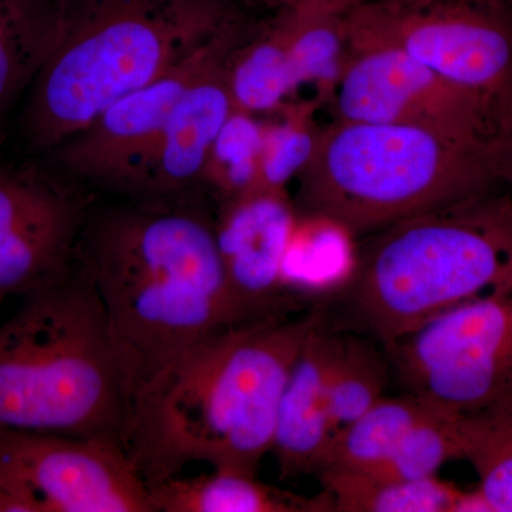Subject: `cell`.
I'll list each match as a JSON object with an SVG mask.
<instances>
[{"label":"cell","mask_w":512,"mask_h":512,"mask_svg":"<svg viewBox=\"0 0 512 512\" xmlns=\"http://www.w3.org/2000/svg\"><path fill=\"white\" fill-rule=\"evenodd\" d=\"M299 312L221 326L137 390L123 447L148 487L192 463L256 476L293 362L326 316L322 301Z\"/></svg>","instance_id":"obj_1"},{"label":"cell","mask_w":512,"mask_h":512,"mask_svg":"<svg viewBox=\"0 0 512 512\" xmlns=\"http://www.w3.org/2000/svg\"><path fill=\"white\" fill-rule=\"evenodd\" d=\"M74 261L103 303L133 396L198 340L235 323L214 218L200 208L140 200L89 212Z\"/></svg>","instance_id":"obj_2"},{"label":"cell","mask_w":512,"mask_h":512,"mask_svg":"<svg viewBox=\"0 0 512 512\" xmlns=\"http://www.w3.org/2000/svg\"><path fill=\"white\" fill-rule=\"evenodd\" d=\"M511 288L512 194L498 187L360 239L348 279L322 302L336 329L387 348Z\"/></svg>","instance_id":"obj_3"},{"label":"cell","mask_w":512,"mask_h":512,"mask_svg":"<svg viewBox=\"0 0 512 512\" xmlns=\"http://www.w3.org/2000/svg\"><path fill=\"white\" fill-rule=\"evenodd\" d=\"M241 20L229 0H60L26 110L30 144L55 150Z\"/></svg>","instance_id":"obj_4"},{"label":"cell","mask_w":512,"mask_h":512,"mask_svg":"<svg viewBox=\"0 0 512 512\" xmlns=\"http://www.w3.org/2000/svg\"><path fill=\"white\" fill-rule=\"evenodd\" d=\"M133 384L86 272L22 296L0 323V427L123 446Z\"/></svg>","instance_id":"obj_5"},{"label":"cell","mask_w":512,"mask_h":512,"mask_svg":"<svg viewBox=\"0 0 512 512\" xmlns=\"http://www.w3.org/2000/svg\"><path fill=\"white\" fill-rule=\"evenodd\" d=\"M495 141V140H494ZM494 141L407 124L335 119L296 175L305 217L362 239L423 212L504 187Z\"/></svg>","instance_id":"obj_6"},{"label":"cell","mask_w":512,"mask_h":512,"mask_svg":"<svg viewBox=\"0 0 512 512\" xmlns=\"http://www.w3.org/2000/svg\"><path fill=\"white\" fill-rule=\"evenodd\" d=\"M348 53L389 49L412 57L493 107L498 131L512 120V3L360 0L345 15Z\"/></svg>","instance_id":"obj_7"},{"label":"cell","mask_w":512,"mask_h":512,"mask_svg":"<svg viewBox=\"0 0 512 512\" xmlns=\"http://www.w3.org/2000/svg\"><path fill=\"white\" fill-rule=\"evenodd\" d=\"M384 350L403 393L467 424L512 416V288L443 313Z\"/></svg>","instance_id":"obj_8"},{"label":"cell","mask_w":512,"mask_h":512,"mask_svg":"<svg viewBox=\"0 0 512 512\" xmlns=\"http://www.w3.org/2000/svg\"><path fill=\"white\" fill-rule=\"evenodd\" d=\"M0 487L28 512H156L113 440L0 427Z\"/></svg>","instance_id":"obj_9"},{"label":"cell","mask_w":512,"mask_h":512,"mask_svg":"<svg viewBox=\"0 0 512 512\" xmlns=\"http://www.w3.org/2000/svg\"><path fill=\"white\" fill-rule=\"evenodd\" d=\"M335 111L336 119L407 124L487 143L498 134L493 107L480 94L397 50L346 53Z\"/></svg>","instance_id":"obj_10"},{"label":"cell","mask_w":512,"mask_h":512,"mask_svg":"<svg viewBox=\"0 0 512 512\" xmlns=\"http://www.w3.org/2000/svg\"><path fill=\"white\" fill-rule=\"evenodd\" d=\"M252 33L242 19L173 72L111 104L53 150L56 163L79 180L128 194L183 94L234 56Z\"/></svg>","instance_id":"obj_11"},{"label":"cell","mask_w":512,"mask_h":512,"mask_svg":"<svg viewBox=\"0 0 512 512\" xmlns=\"http://www.w3.org/2000/svg\"><path fill=\"white\" fill-rule=\"evenodd\" d=\"M89 212L63 184L0 165V303L72 268Z\"/></svg>","instance_id":"obj_12"},{"label":"cell","mask_w":512,"mask_h":512,"mask_svg":"<svg viewBox=\"0 0 512 512\" xmlns=\"http://www.w3.org/2000/svg\"><path fill=\"white\" fill-rule=\"evenodd\" d=\"M234 322L302 311L289 291L285 262L296 231L285 192L254 191L222 201L214 218Z\"/></svg>","instance_id":"obj_13"},{"label":"cell","mask_w":512,"mask_h":512,"mask_svg":"<svg viewBox=\"0 0 512 512\" xmlns=\"http://www.w3.org/2000/svg\"><path fill=\"white\" fill-rule=\"evenodd\" d=\"M234 56L205 73L183 94L128 195L141 201H171L202 183L211 148L235 110L229 87Z\"/></svg>","instance_id":"obj_14"},{"label":"cell","mask_w":512,"mask_h":512,"mask_svg":"<svg viewBox=\"0 0 512 512\" xmlns=\"http://www.w3.org/2000/svg\"><path fill=\"white\" fill-rule=\"evenodd\" d=\"M340 335L326 312L303 343L286 379L271 448L281 480L318 476L332 444L329 392Z\"/></svg>","instance_id":"obj_15"},{"label":"cell","mask_w":512,"mask_h":512,"mask_svg":"<svg viewBox=\"0 0 512 512\" xmlns=\"http://www.w3.org/2000/svg\"><path fill=\"white\" fill-rule=\"evenodd\" d=\"M150 493L156 512H330L322 493L303 497L254 474L215 468L201 476L168 478Z\"/></svg>","instance_id":"obj_16"},{"label":"cell","mask_w":512,"mask_h":512,"mask_svg":"<svg viewBox=\"0 0 512 512\" xmlns=\"http://www.w3.org/2000/svg\"><path fill=\"white\" fill-rule=\"evenodd\" d=\"M330 512H460L466 491L429 477L380 480L359 471L318 474Z\"/></svg>","instance_id":"obj_17"},{"label":"cell","mask_w":512,"mask_h":512,"mask_svg":"<svg viewBox=\"0 0 512 512\" xmlns=\"http://www.w3.org/2000/svg\"><path fill=\"white\" fill-rule=\"evenodd\" d=\"M437 412L441 410L414 394H384L333 439L318 474L330 470L367 471L379 466L413 426Z\"/></svg>","instance_id":"obj_18"},{"label":"cell","mask_w":512,"mask_h":512,"mask_svg":"<svg viewBox=\"0 0 512 512\" xmlns=\"http://www.w3.org/2000/svg\"><path fill=\"white\" fill-rule=\"evenodd\" d=\"M235 110L266 113L298 89L279 18L239 47L229 67Z\"/></svg>","instance_id":"obj_19"},{"label":"cell","mask_w":512,"mask_h":512,"mask_svg":"<svg viewBox=\"0 0 512 512\" xmlns=\"http://www.w3.org/2000/svg\"><path fill=\"white\" fill-rule=\"evenodd\" d=\"M340 332L329 392L333 439L384 396L392 375L383 346L359 333Z\"/></svg>","instance_id":"obj_20"},{"label":"cell","mask_w":512,"mask_h":512,"mask_svg":"<svg viewBox=\"0 0 512 512\" xmlns=\"http://www.w3.org/2000/svg\"><path fill=\"white\" fill-rule=\"evenodd\" d=\"M56 6L0 0V111L35 77L52 42Z\"/></svg>","instance_id":"obj_21"},{"label":"cell","mask_w":512,"mask_h":512,"mask_svg":"<svg viewBox=\"0 0 512 512\" xmlns=\"http://www.w3.org/2000/svg\"><path fill=\"white\" fill-rule=\"evenodd\" d=\"M467 451L463 421L437 412L413 426L383 463L359 473L380 480H423L436 477L450 461H466Z\"/></svg>","instance_id":"obj_22"},{"label":"cell","mask_w":512,"mask_h":512,"mask_svg":"<svg viewBox=\"0 0 512 512\" xmlns=\"http://www.w3.org/2000/svg\"><path fill=\"white\" fill-rule=\"evenodd\" d=\"M264 134L254 114L234 110L211 148L202 183L211 185L224 201L258 190Z\"/></svg>","instance_id":"obj_23"},{"label":"cell","mask_w":512,"mask_h":512,"mask_svg":"<svg viewBox=\"0 0 512 512\" xmlns=\"http://www.w3.org/2000/svg\"><path fill=\"white\" fill-rule=\"evenodd\" d=\"M466 461L476 470V490L491 512H512V416L490 423H464Z\"/></svg>","instance_id":"obj_24"},{"label":"cell","mask_w":512,"mask_h":512,"mask_svg":"<svg viewBox=\"0 0 512 512\" xmlns=\"http://www.w3.org/2000/svg\"><path fill=\"white\" fill-rule=\"evenodd\" d=\"M316 133L309 120L308 104L289 111L284 123L265 127L256 191L285 192L286 185L311 156Z\"/></svg>","instance_id":"obj_25"},{"label":"cell","mask_w":512,"mask_h":512,"mask_svg":"<svg viewBox=\"0 0 512 512\" xmlns=\"http://www.w3.org/2000/svg\"><path fill=\"white\" fill-rule=\"evenodd\" d=\"M494 147L501 184L512 194V120L498 131Z\"/></svg>","instance_id":"obj_26"},{"label":"cell","mask_w":512,"mask_h":512,"mask_svg":"<svg viewBox=\"0 0 512 512\" xmlns=\"http://www.w3.org/2000/svg\"><path fill=\"white\" fill-rule=\"evenodd\" d=\"M282 5V8H295V6L306 5V3H318V5L330 6L340 10H349L360 0H275Z\"/></svg>","instance_id":"obj_27"},{"label":"cell","mask_w":512,"mask_h":512,"mask_svg":"<svg viewBox=\"0 0 512 512\" xmlns=\"http://www.w3.org/2000/svg\"><path fill=\"white\" fill-rule=\"evenodd\" d=\"M0 512H28L25 505L19 503L8 491L0 487Z\"/></svg>","instance_id":"obj_28"},{"label":"cell","mask_w":512,"mask_h":512,"mask_svg":"<svg viewBox=\"0 0 512 512\" xmlns=\"http://www.w3.org/2000/svg\"><path fill=\"white\" fill-rule=\"evenodd\" d=\"M379 2L402 3V5H423V3H429L431 0H379Z\"/></svg>","instance_id":"obj_29"}]
</instances>
